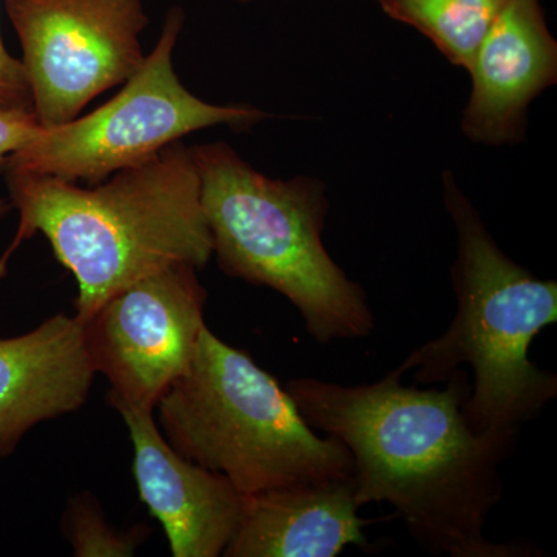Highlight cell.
I'll use <instances>...</instances> for the list:
<instances>
[{"label": "cell", "mask_w": 557, "mask_h": 557, "mask_svg": "<svg viewBox=\"0 0 557 557\" xmlns=\"http://www.w3.org/2000/svg\"><path fill=\"white\" fill-rule=\"evenodd\" d=\"M397 369L383 380L344 386L293 379L287 392L314 431L339 440L354 460L359 507L388 504L432 555L528 557L527 545L485 536L502 497L500 465L518 434H479L463 405L471 391L457 369L445 388L405 386Z\"/></svg>", "instance_id": "1"}, {"label": "cell", "mask_w": 557, "mask_h": 557, "mask_svg": "<svg viewBox=\"0 0 557 557\" xmlns=\"http://www.w3.org/2000/svg\"><path fill=\"white\" fill-rule=\"evenodd\" d=\"M20 225L0 256V278L16 249L42 234L75 277V317L86 321L121 289L156 271L212 258L193 148L172 143L157 156L98 185L7 170Z\"/></svg>", "instance_id": "2"}, {"label": "cell", "mask_w": 557, "mask_h": 557, "mask_svg": "<svg viewBox=\"0 0 557 557\" xmlns=\"http://www.w3.org/2000/svg\"><path fill=\"white\" fill-rule=\"evenodd\" d=\"M443 196L457 231L450 269L456 318L397 370L401 375L416 370L418 383L434 384L469 366L471 391L463 405L469 426L479 434H519L557 397L555 373L530 359L534 338L556 324L557 282L534 276L505 255L454 175L443 177Z\"/></svg>", "instance_id": "3"}, {"label": "cell", "mask_w": 557, "mask_h": 557, "mask_svg": "<svg viewBox=\"0 0 557 557\" xmlns=\"http://www.w3.org/2000/svg\"><path fill=\"white\" fill-rule=\"evenodd\" d=\"M201 208L220 270L281 293L319 344L375 327L366 289L322 242L327 188L314 177L271 178L225 143L194 146Z\"/></svg>", "instance_id": "4"}, {"label": "cell", "mask_w": 557, "mask_h": 557, "mask_svg": "<svg viewBox=\"0 0 557 557\" xmlns=\"http://www.w3.org/2000/svg\"><path fill=\"white\" fill-rule=\"evenodd\" d=\"M156 409L172 448L225 475L244 496L354 478L346 446L318 435L287 388L208 327L188 370Z\"/></svg>", "instance_id": "5"}, {"label": "cell", "mask_w": 557, "mask_h": 557, "mask_svg": "<svg viewBox=\"0 0 557 557\" xmlns=\"http://www.w3.org/2000/svg\"><path fill=\"white\" fill-rule=\"evenodd\" d=\"M185 25L172 9L156 47L112 100L86 116L44 129L7 161V170L50 175L87 186L157 156L172 143L209 127L249 126L265 113L251 106H218L190 94L174 69Z\"/></svg>", "instance_id": "6"}, {"label": "cell", "mask_w": 557, "mask_h": 557, "mask_svg": "<svg viewBox=\"0 0 557 557\" xmlns=\"http://www.w3.org/2000/svg\"><path fill=\"white\" fill-rule=\"evenodd\" d=\"M44 129L81 115L145 62L143 0H5Z\"/></svg>", "instance_id": "7"}, {"label": "cell", "mask_w": 557, "mask_h": 557, "mask_svg": "<svg viewBox=\"0 0 557 557\" xmlns=\"http://www.w3.org/2000/svg\"><path fill=\"white\" fill-rule=\"evenodd\" d=\"M207 292L196 267L175 263L121 289L83 321L95 372L113 408L156 410L188 370L205 324Z\"/></svg>", "instance_id": "8"}, {"label": "cell", "mask_w": 557, "mask_h": 557, "mask_svg": "<svg viewBox=\"0 0 557 557\" xmlns=\"http://www.w3.org/2000/svg\"><path fill=\"white\" fill-rule=\"evenodd\" d=\"M134 445L139 498L164 531L174 557L223 556L239 527L244 494L225 475L172 448L152 410L120 406Z\"/></svg>", "instance_id": "9"}, {"label": "cell", "mask_w": 557, "mask_h": 557, "mask_svg": "<svg viewBox=\"0 0 557 557\" xmlns=\"http://www.w3.org/2000/svg\"><path fill=\"white\" fill-rule=\"evenodd\" d=\"M468 72L472 90L461 116L463 134L490 146L522 139L528 108L557 81V42L541 0H508Z\"/></svg>", "instance_id": "10"}, {"label": "cell", "mask_w": 557, "mask_h": 557, "mask_svg": "<svg viewBox=\"0 0 557 557\" xmlns=\"http://www.w3.org/2000/svg\"><path fill=\"white\" fill-rule=\"evenodd\" d=\"M95 375L76 317L54 314L25 335L0 338V458L36 424L76 412Z\"/></svg>", "instance_id": "11"}, {"label": "cell", "mask_w": 557, "mask_h": 557, "mask_svg": "<svg viewBox=\"0 0 557 557\" xmlns=\"http://www.w3.org/2000/svg\"><path fill=\"white\" fill-rule=\"evenodd\" d=\"M354 478L321 480L245 496L226 557H335L366 547Z\"/></svg>", "instance_id": "12"}, {"label": "cell", "mask_w": 557, "mask_h": 557, "mask_svg": "<svg viewBox=\"0 0 557 557\" xmlns=\"http://www.w3.org/2000/svg\"><path fill=\"white\" fill-rule=\"evenodd\" d=\"M508 0H379L392 20L423 33L456 67L469 70L475 51Z\"/></svg>", "instance_id": "13"}, {"label": "cell", "mask_w": 557, "mask_h": 557, "mask_svg": "<svg viewBox=\"0 0 557 557\" xmlns=\"http://www.w3.org/2000/svg\"><path fill=\"white\" fill-rule=\"evenodd\" d=\"M143 530V527L131 531L113 530L97 502L87 494L76 498L65 515V533L75 555L81 557L132 556L146 537Z\"/></svg>", "instance_id": "14"}, {"label": "cell", "mask_w": 557, "mask_h": 557, "mask_svg": "<svg viewBox=\"0 0 557 557\" xmlns=\"http://www.w3.org/2000/svg\"><path fill=\"white\" fill-rule=\"evenodd\" d=\"M2 110L33 112V101L24 65L7 50L0 35V112Z\"/></svg>", "instance_id": "15"}, {"label": "cell", "mask_w": 557, "mask_h": 557, "mask_svg": "<svg viewBox=\"0 0 557 557\" xmlns=\"http://www.w3.org/2000/svg\"><path fill=\"white\" fill-rule=\"evenodd\" d=\"M42 131L35 112L2 110L0 112V174L5 172L7 161L22 146L27 145Z\"/></svg>", "instance_id": "16"}, {"label": "cell", "mask_w": 557, "mask_h": 557, "mask_svg": "<svg viewBox=\"0 0 557 557\" xmlns=\"http://www.w3.org/2000/svg\"><path fill=\"white\" fill-rule=\"evenodd\" d=\"M11 208H13L11 201L0 197V219L5 218V215L11 211Z\"/></svg>", "instance_id": "17"}, {"label": "cell", "mask_w": 557, "mask_h": 557, "mask_svg": "<svg viewBox=\"0 0 557 557\" xmlns=\"http://www.w3.org/2000/svg\"><path fill=\"white\" fill-rule=\"evenodd\" d=\"M236 2L248 3V2H251V0H236Z\"/></svg>", "instance_id": "18"}]
</instances>
